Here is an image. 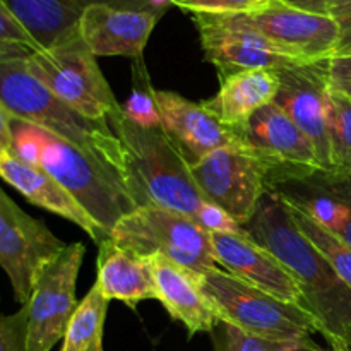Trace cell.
I'll return each instance as SVG.
<instances>
[{
	"label": "cell",
	"instance_id": "6da1fadb",
	"mask_svg": "<svg viewBox=\"0 0 351 351\" xmlns=\"http://www.w3.org/2000/svg\"><path fill=\"white\" fill-rule=\"evenodd\" d=\"M243 228L290 271L328 343L351 348V287L298 232L283 202L266 191Z\"/></svg>",
	"mask_w": 351,
	"mask_h": 351
},
{
	"label": "cell",
	"instance_id": "7a4b0ae2",
	"mask_svg": "<svg viewBox=\"0 0 351 351\" xmlns=\"http://www.w3.org/2000/svg\"><path fill=\"white\" fill-rule=\"evenodd\" d=\"M10 153L53 177L108 237L119 219L137 208L136 199L119 175L40 127L14 120Z\"/></svg>",
	"mask_w": 351,
	"mask_h": 351
},
{
	"label": "cell",
	"instance_id": "3957f363",
	"mask_svg": "<svg viewBox=\"0 0 351 351\" xmlns=\"http://www.w3.org/2000/svg\"><path fill=\"white\" fill-rule=\"evenodd\" d=\"M0 103L14 120L67 141L105 165L127 185L125 151L108 122L86 119L57 98L27 71L26 57H0Z\"/></svg>",
	"mask_w": 351,
	"mask_h": 351
},
{
	"label": "cell",
	"instance_id": "277c9868",
	"mask_svg": "<svg viewBox=\"0 0 351 351\" xmlns=\"http://www.w3.org/2000/svg\"><path fill=\"white\" fill-rule=\"evenodd\" d=\"M125 151L127 187L137 206L154 204L197 219L208 199L187 163L161 127H139L120 110L106 119Z\"/></svg>",
	"mask_w": 351,
	"mask_h": 351
},
{
	"label": "cell",
	"instance_id": "5b68a950",
	"mask_svg": "<svg viewBox=\"0 0 351 351\" xmlns=\"http://www.w3.org/2000/svg\"><path fill=\"white\" fill-rule=\"evenodd\" d=\"M197 281L219 322L302 351H324L312 338L319 335L317 322L304 307L280 300L221 267L197 274Z\"/></svg>",
	"mask_w": 351,
	"mask_h": 351
},
{
	"label": "cell",
	"instance_id": "8992f818",
	"mask_svg": "<svg viewBox=\"0 0 351 351\" xmlns=\"http://www.w3.org/2000/svg\"><path fill=\"white\" fill-rule=\"evenodd\" d=\"M108 239L143 259L163 257L195 274L218 267L211 233L189 216L160 206H137L119 219Z\"/></svg>",
	"mask_w": 351,
	"mask_h": 351
},
{
	"label": "cell",
	"instance_id": "52a82bcc",
	"mask_svg": "<svg viewBox=\"0 0 351 351\" xmlns=\"http://www.w3.org/2000/svg\"><path fill=\"white\" fill-rule=\"evenodd\" d=\"M27 71L79 115L96 122L122 110L108 81L77 33L26 57Z\"/></svg>",
	"mask_w": 351,
	"mask_h": 351
},
{
	"label": "cell",
	"instance_id": "ba28073f",
	"mask_svg": "<svg viewBox=\"0 0 351 351\" xmlns=\"http://www.w3.org/2000/svg\"><path fill=\"white\" fill-rule=\"evenodd\" d=\"M278 163L250 146H226L191 165V173L209 202L245 226L266 194V178Z\"/></svg>",
	"mask_w": 351,
	"mask_h": 351
},
{
	"label": "cell",
	"instance_id": "9c48e42d",
	"mask_svg": "<svg viewBox=\"0 0 351 351\" xmlns=\"http://www.w3.org/2000/svg\"><path fill=\"white\" fill-rule=\"evenodd\" d=\"M65 247L67 243L41 219L24 213L0 187V267L9 278L16 302H29L43 267Z\"/></svg>",
	"mask_w": 351,
	"mask_h": 351
},
{
	"label": "cell",
	"instance_id": "30bf717a",
	"mask_svg": "<svg viewBox=\"0 0 351 351\" xmlns=\"http://www.w3.org/2000/svg\"><path fill=\"white\" fill-rule=\"evenodd\" d=\"M199 40H201L204 58L215 65L219 75L249 69H287L308 62L298 60L266 36L233 14H191Z\"/></svg>",
	"mask_w": 351,
	"mask_h": 351
},
{
	"label": "cell",
	"instance_id": "8fae6325",
	"mask_svg": "<svg viewBox=\"0 0 351 351\" xmlns=\"http://www.w3.org/2000/svg\"><path fill=\"white\" fill-rule=\"evenodd\" d=\"M84 252V243H71L38 276L27 302V351H51L64 338L79 305L75 285Z\"/></svg>",
	"mask_w": 351,
	"mask_h": 351
},
{
	"label": "cell",
	"instance_id": "7c38bea8",
	"mask_svg": "<svg viewBox=\"0 0 351 351\" xmlns=\"http://www.w3.org/2000/svg\"><path fill=\"white\" fill-rule=\"evenodd\" d=\"M266 191L308 213L351 247V170L276 167Z\"/></svg>",
	"mask_w": 351,
	"mask_h": 351
},
{
	"label": "cell",
	"instance_id": "4fadbf2b",
	"mask_svg": "<svg viewBox=\"0 0 351 351\" xmlns=\"http://www.w3.org/2000/svg\"><path fill=\"white\" fill-rule=\"evenodd\" d=\"M237 14L298 60L319 62L336 53L339 29L329 14L308 12L283 0H263Z\"/></svg>",
	"mask_w": 351,
	"mask_h": 351
},
{
	"label": "cell",
	"instance_id": "5bb4252c",
	"mask_svg": "<svg viewBox=\"0 0 351 351\" xmlns=\"http://www.w3.org/2000/svg\"><path fill=\"white\" fill-rule=\"evenodd\" d=\"M154 99L161 117V129L189 165L197 163L219 147L250 146L247 130L226 125L201 103L165 89H154Z\"/></svg>",
	"mask_w": 351,
	"mask_h": 351
},
{
	"label": "cell",
	"instance_id": "9a60e30c",
	"mask_svg": "<svg viewBox=\"0 0 351 351\" xmlns=\"http://www.w3.org/2000/svg\"><path fill=\"white\" fill-rule=\"evenodd\" d=\"M276 103L314 144L322 168L331 170L329 137V84L326 60L280 69Z\"/></svg>",
	"mask_w": 351,
	"mask_h": 351
},
{
	"label": "cell",
	"instance_id": "2e32d148",
	"mask_svg": "<svg viewBox=\"0 0 351 351\" xmlns=\"http://www.w3.org/2000/svg\"><path fill=\"white\" fill-rule=\"evenodd\" d=\"M211 243L218 267L280 300L307 311L300 287L290 271L269 250L259 245L249 232L211 233Z\"/></svg>",
	"mask_w": 351,
	"mask_h": 351
},
{
	"label": "cell",
	"instance_id": "e0dca14e",
	"mask_svg": "<svg viewBox=\"0 0 351 351\" xmlns=\"http://www.w3.org/2000/svg\"><path fill=\"white\" fill-rule=\"evenodd\" d=\"M158 10L91 3L79 19L77 31L95 57H143L144 47L160 19Z\"/></svg>",
	"mask_w": 351,
	"mask_h": 351
},
{
	"label": "cell",
	"instance_id": "ac0fdd59",
	"mask_svg": "<svg viewBox=\"0 0 351 351\" xmlns=\"http://www.w3.org/2000/svg\"><path fill=\"white\" fill-rule=\"evenodd\" d=\"M0 178L23 194L31 204L77 225L96 243L108 239L105 230L91 218V215L41 168L24 163L12 153H7L0 156Z\"/></svg>",
	"mask_w": 351,
	"mask_h": 351
},
{
	"label": "cell",
	"instance_id": "d6986e66",
	"mask_svg": "<svg viewBox=\"0 0 351 351\" xmlns=\"http://www.w3.org/2000/svg\"><path fill=\"white\" fill-rule=\"evenodd\" d=\"M147 263L153 271L158 302L170 317L182 322L189 336L199 332L213 335L219 319L199 287L197 274L163 257H151Z\"/></svg>",
	"mask_w": 351,
	"mask_h": 351
},
{
	"label": "cell",
	"instance_id": "ffe728a7",
	"mask_svg": "<svg viewBox=\"0 0 351 351\" xmlns=\"http://www.w3.org/2000/svg\"><path fill=\"white\" fill-rule=\"evenodd\" d=\"M280 71V69H278ZM276 69H249L221 77V88L201 105L226 125L247 130L250 119L276 99L280 72Z\"/></svg>",
	"mask_w": 351,
	"mask_h": 351
},
{
	"label": "cell",
	"instance_id": "44dd1931",
	"mask_svg": "<svg viewBox=\"0 0 351 351\" xmlns=\"http://www.w3.org/2000/svg\"><path fill=\"white\" fill-rule=\"evenodd\" d=\"M247 136L250 144L276 161L278 167L307 170L322 168L317 151L307 134L274 101L250 119Z\"/></svg>",
	"mask_w": 351,
	"mask_h": 351
},
{
	"label": "cell",
	"instance_id": "7402d4cb",
	"mask_svg": "<svg viewBox=\"0 0 351 351\" xmlns=\"http://www.w3.org/2000/svg\"><path fill=\"white\" fill-rule=\"evenodd\" d=\"M96 281L108 300L136 307L144 300H158L153 271L147 259L136 256L106 239L98 243Z\"/></svg>",
	"mask_w": 351,
	"mask_h": 351
},
{
	"label": "cell",
	"instance_id": "603a6c76",
	"mask_svg": "<svg viewBox=\"0 0 351 351\" xmlns=\"http://www.w3.org/2000/svg\"><path fill=\"white\" fill-rule=\"evenodd\" d=\"M19 23L26 27L41 50L55 47L77 33L82 12L91 3H112L123 0H3Z\"/></svg>",
	"mask_w": 351,
	"mask_h": 351
},
{
	"label": "cell",
	"instance_id": "cb8c5ba5",
	"mask_svg": "<svg viewBox=\"0 0 351 351\" xmlns=\"http://www.w3.org/2000/svg\"><path fill=\"white\" fill-rule=\"evenodd\" d=\"M108 304L110 300L101 293L98 285H93L88 295L79 302L65 329L60 351H103Z\"/></svg>",
	"mask_w": 351,
	"mask_h": 351
},
{
	"label": "cell",
	"instance_id": "d4e9b609",
	"mask_svg": "<svg viewBox=\"0 0 351 351\" xmlns=\"http://www.w3.org/2000/svg\"><path fill=\"white\" fill-rule=\"evenodd\" d=\"M283 206L288 215H290L291 221L298 228V232L314 245V249L335 267L336 273L351 287V247L348 243L341 237L336 235L332 230H329L328 226L322 225L321 221L312 218L308 213L302 211V209L295 208L288 202H283Z\"/></svg>",
	"mask_w": 351,
	"mask_h": 351
},
{
	"label": "cell",
	"instance_id": "484cf974",
	"mask_svg": "<svg viewBox=\"0 0 351 351\" xmlns=\"http://www.w3.org/2000/svg\"><path fill=\"white\" fill-rule=\"evenodd\" d=\"M132 91L129 99L122 106V112L127 120L139 127H161V117L158 112L156 99H154V88L149 82L146 65L143 57L134 60L132 69Z\"/></svg>",
	"mask_w": 351,
	"mask_h": 351
},
{
	"label": "cell",
	"instance_id": "4316f807",
	"mask_svg": "<svg viewBox=\"0 0 351 351\" xmlns=\"http://www.w3.org/2000/svg\"><path fill=\"white\" fill-rule=\"evenodd\" d=\"M329 137L332 168L351 170V99L329 88Z\"/></svg>",
	"mask_w": 351,
	"mask_h": 351
},
{
	"label": "cell",
	"instance_id": "83f0119b",
	"mask_svg": "<svg viewBox=\"0 0 351 351\" xmlns=\"http://www.w3.org/2000/svg\"><path fill=\"white\" fill-rule=\"evenodd\" d=\"M41 51L26 27L19 23L12 10L0 0V57H27Z\"/></svg>",
	"mask_w": 351,
	"mask_h": 351
},
{
	"label": "cell",
	"instance_id": "f1b7e54d",
	"mask_svg": "<svg viewBox=\"0 0 351 351\" xmlns=\"http://www.w3.org/2000/svg\"><path fill=\"white\" fill-rule=\"evenodd\" d=\"M216 351H302L293 346L267 341L257 336L247 335L235 326L219 322L213 331Z\"/></svg>",
	"mask_w": 351,
	"mask_h": 351
},
{
	"label": "cell",
	"instance_id": "f546056e",
	"mask_svg": "<svg viewBox=\"0 0 351 351\" xmlns=\"http://www.w3.org/2000/svg\"><path fill=\"white\" fill-rule=\"evenodd\" d=\"M27 304L14 314L0 315V351H27Z\"/></svg>",
	"mask_w": 351,
	"mask_h": 351
},
{
	"label": "cell",
	"instance_id": "4dcf8cb0",
	"mask_svg": "<svg viewBox=\"0 0 351 351\" xmlns=\"http://www.w3.org/2000/svg\"><path fill=\"white\" fill-rule=\"evenodd\" d=\"M259 0H173L171 5L180 7L185 12L233 14L250 9Z\"/></svg>",
	"mask_w": 351,
	"mask_h": 351
},
{
	"label": "cell",
	"instance_id": "1f68e13d",
	"mask_svg": "<svg viewBox=\"0 0 351 351\" xmlns=\"http://www.w3.org/2000/svg\"><path fill=\"white\" fill-rule=\"evenodd\" d=\"M326 77L332 91L351 99V55H332L326 58Z\"/></svg>",
	"mask_w": 351,
	"mask_h": 351
},
{
	"label": "cell",
	"instance_id": "d6a6232c",
	"mask_svg": "<svg viewBox=\"0 0 351 351\" xmlns=\"http://www.w3.org/2000/svg\"><path fill=\"white\" fill-rule=\"evenodd\" d=\"M339 29L338 47L335 55H351V0H338L328 9Z\"/></svg>",
	"mask_w": 351,
	"mask_h": 351
},
{
	"label": "cell",
	"instance_id": "836d02e7",
	"mask_svg": "<svg viewBox=\"0 0 351 351\" xmlns=\"http://www.w3.org/2000/svg\"><path fill=\"white\" fill-rule=\"evenodd\" d=\"M12 115L0 103V156L12 151Z\"/></svg>",
	"mask_w": 351,
	"mask_h": 351
},
{
	"label": "cell",
	"instance_id": "e575fe53",
	"mask_svg": "<svg viewBox=\"0 0 351 351\" xmlns=\"http://www.w3.org/2000/svg\"><path fill=\"white\" fill-rule=\"evenodd\" d=\"M283 2L290 3V5L298 7V9L308 10V12H317L326 14L329 7L338 0H283Z\"/></svg>",
	"mask_w": 351,
	"mask_h": 351
},
{
	"label": "cell",
	"instance_id": "d590c367",
	"mask_svg": "<svg viewBox=\"0 0 351 351\" xmlns=\"http://www.w3.org/2000/svg\"><path fill=\"white\" fill-rule=\"evenodd\" d=\"M171 2H173V0H147V3H149L153 9H156L158 12H161V10H163L167 5H170Z\"/></svg>",
	"mask_w": 351,
	"mask_h": 351
},
{
	"label": "cell",
	"instance_id": "8d00e7d4",
	"mask_svg": "<svg viewBox=\"0 0 351 351\" xmlns=\"http://www.w3.org/2000/svg\"><path fill=\"white\" fill-rule=\"evenodd\" d=\"M328 351V350H324ZM329 351H351L350 346L341 345V343H329Z\"/></svg>",
	"mask_w": 351,
	"mask_h": 351
},
{
	"label": "cell",
	"instance_id": "74e56055",
	"mask_svg": "<svg viewBox=\"0 0 351 351\" xmlns=\"http://www.w3.org/2000/svg\"><path fill=\"white\" fill-rule=\"evenodd\" d=\"M259 2H263V0H259Z\"/></svg>",
	"mask_w": 351,
	"mask_h": 351
},
{
	"label": "cell",
	"instance_id": "f35d334b",
	"mask_svg": "<svg viewBox=\"0 0 351 351\" xmlns=\"http://www.w3.org/2000/svg\"><path fill=\"white\" fill-rule=\"evenodd\" d=\"M123 2H125V0H123Z\"/></svg>",
	"mask_w": 351,
	"mask_h": 351
}]
</instances>
